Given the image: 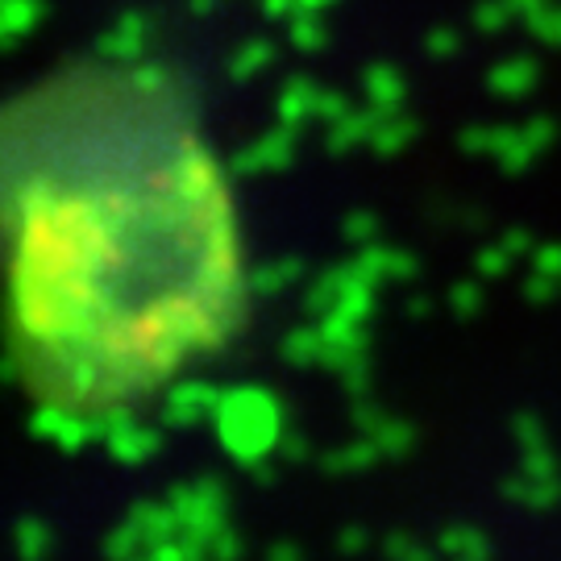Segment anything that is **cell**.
Returning a JSON list of instances; mask_svg holds the SVG:
<instances>
[{"instance_id": "obj_4", "label": "cell", "mask_w": 561, "mask_h": 561, "mask_svg": "<svg viewBox=\"0 0 561 561\" xmlns=\"http://www.w3.org/2000/svg\"><path fill=\"white\" fill-rule=\"evenodd\" d=\"M104 449L117 466H146L150 458H159L162 449V428L138 421V408L134 403H117L108 408V437Z\"/></svg>"}, {"instance_id": "obj_10", "label": "cell", "mask_w": 561, "mask_h": 561, "mask_svg": "<svg viewBox=\"0 0 561 561\" xmlns=\"http://www.w3.org/2000/svg\"><path fill=\"white\" fill-rule=\"evenodd\" d=\"M138 561H146V558H138Z\"/></svg>"}, {"instance_id": "obj_6", "label": "cell", "mask_w": 561, "mask_h": 561, "mask_svg": "<svg viewBox=\"0 0 561 561\" xmlns=\"http://www.w3.org/2000/svg\"><path fill=\"white\" fill-rule=\"evenodd\" d=\"M125 520L134 524L141 533V541H146V549H154V545L171 541V537H180V516H175V507L167 500H138L134 507H129V516Z\"/></svg>"}, {"instance_id": "obj_7", "label": "cell", "mask_w": 561, "mask_h": 561, "mask_svg": "<svg viewBox=\"0 0 561 561\" xmlns=\"http://www.w3.org/2000/svg\"><path fill=\"white\" fill-rule=\"evenodd\" d=\"M13 549L21 561H50L55 558V528L42 516H21L13 524Z\"/></svg>"}, {"instance_id": "obj_9", "label": "cell", "mask_w": 561, "mask_h": 561, "mask_svg": "<svg viewBox=\"0 0 561 561\" xmlns=\"http://www.w3.org/2000/svg\"><path fill=\"white\" fill-rule=\"evenodd\" d=\"M208 558H213V561H238L241 558V541L229 533V528H221V533L208 541Z\"/></svg>"}, {"instance_id": "obj_11", "label": "cell", "mask_w": 561, "mask_h": 561, "mask_svg": "<svg viewBox=\"0 0 561 561\" xmlns=\"http://www.w3.org/2000/svg\"><path fill=\"white\" fill-rule=\"evenodd\" d=\"M208 561H213V558H208Z\"/></svg>"}, {"instance_id": "obj_1", "label": "cell", "mask_w": 561, "mask_h": 561, "mask_svg": "<svg viewBox=\"0 0 561 561\" xmlns=\"http://www.w3.org/2000/svg\"><path fill=\"white\" fill-rule=\"evenodd\" d=\"M4 350L34 400L146 403L245 329L225 171L171 67L83 62L0 104Z\"/></svg>"}, {"instance_id": "obj_5", "label": "cell", "mask_w": 561, "mask_h": 561, "mask_svg": "<svg viewBox=\"0 0 561 561\" xmlns=\"http://www.w3.org/2000/svg\"><path fill=\"white\" fill-rule=\"evenodd\" d=\"M221 403V387L204 379H183L167 387V400H162V424L167 428H196L204 424V416H213Z\"/></svg>"}, {"instance_id": "obj_3", "label": "cell", "mask_w": 561, "mask_h": 561, "mask_svg": "<svg viewBox=\"0 0 561 561\" xmlns=\"http://www.w3.org/2000/svg\"><path fill=\"white\" fill-rule=\"evenodd\" d=\"M167 503L175 507L180 516V533L192 541L208 545L225 528V512H229V495H225V482L204 474L192 482H175L167 491Z\"/></svg>"}, {"instance_id": "obj_2", "label": "cell", "mask_w": 561, "mask_h": 561, "mask_svg": "<svg viewBox=\"0 0 561 561\" xmlns=\"http://www.w3.org/2000/svg\"><path fill=\"white\" fill-rule=\"evenodd\" d=\"M213 421H217V437H221L225 454L241 466H254L271 445L279 442V400L266 396L262 387L221 391Z\"/></svg>"}, {"instance_id": "obj_8", "label": "cell", "mask_w": 561, "mask_h": 561, "mask_svg": "<svg viewBox=\"0 0 561 561\" xmlns=\"http://www.w3.org/2000/svg\"><path fill=\"white\" fill-rule=\"evenodd\" d=\"M101 553H104V561H138V558H146L150 549H146V541H141V533L134 524L121 520L117 528L104 537Z\"/></svg>"}]
</instances>
